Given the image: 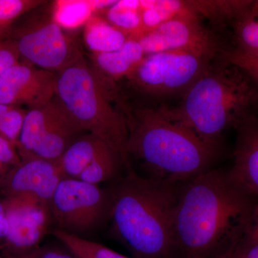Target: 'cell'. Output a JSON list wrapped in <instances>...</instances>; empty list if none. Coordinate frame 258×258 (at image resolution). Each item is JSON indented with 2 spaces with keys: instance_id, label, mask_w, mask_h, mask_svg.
Instances as JSON below:
<instances>
[{
  "instance_id": "20",
  "label": "cell",
  "mask_w": 258,
  "mask_h": 258,
  "mask_svg": "<svg viewBox=\"0 0 258 258\" xmlns=\"http://www.w3.org/2000/svg\"><path fill=\"white\" fill-rule=\"evenodd\" d=\"M123 167L125 169L120 154L114 149H109L86 166L77 179L89 184L100 185L119 178Z\"/></svg>"
},
{
  "instance_id": "27",
  "label": "cell",
  "mask_w": 258,
  "mask_h": 258,
  "mask_svg": "<svg viewBox=\"0 0 258 258\" xmlns=\"http://www.w3.org/2000/svg\"><path fill=\"white\" fill-rule=\"evenodd\" d=\"M21 60L15 42L10 38L0 39V77Z\"/></svg>"
},
{
  "instance_id": "23",
  "label": "cell",
  "mask_w": 258,
  "mask_h": 258,
  "mask_svg": "<svg viewBox=\"0 0 258 258\" xmlns=\"http://www.w3.org/2000/svg\"><path fill=\"white\" fill-rule=\"evenodd\" d=\"M42 3L39 0H0V39L9 38L15 22Z\"/></svg>"
},
{
  "instance_id": "9",
  "label": "cell",
  "mask_w": 258,
  "mask_h": 258,
  "mask_svg": "<svg viewBox=\"0 0 258 258\" xmlns=\"http://www.w3.org/2000/svg\"><path fill=\"white\" fill-rule=\"evenodd\" d=\"M83 134L55 94L46 104L28 109L17 150L21 159L37 157L57 162Z\"/></svg>"
},
{
  "instance_id": "16",
  "label": "cell",
  "mask_w": 258,
  "mask_h": 258,
  "mask_svg": "<svg viewBox=\"0 0 258 258\" xmlns=\"http://www.w3.org/2000/svg\"><path fill=\"white\" fill-rule=\"evenodd\" d=\"M109 149L113 148L99 137L85 133L69 146L57 164L64 177L77 179L86 166Z\"/></svg>"
},
{
  "instance_id": "2",
  "label": "cell",
  "mask_w": 258,
  "mask_h": 258,
  "mask_svg": "<svg viewBox=\"0 0 258 258\" xmlns=\"http://www.w3.org/2000/svg\"><path fill=\"white\" fill-rule=\"evenodd\" d=\"M111 185V234L133 258H169L174 252V219L181 184L125 171Z\"/></svg>"
},
{
  "instance_id": "4",
  "label": "cell",
  "mask_w": 258,
  "mask_h": 258,
  "mask_svg": "<svg viewBox=\"0 0 258 258\" xmlns=\"http://www.w3.org/2000/svg\"><path fill=\"white\" fill-rule=\"evenodd\" d=\"M218 59L183 93L177 106H161L170 119L217 147L224 132L257 116L258 109L257 85L242 70Z\"/></svg>"
},
{
  "instance_id": "3",
  "label": "cell",
  "mask_w": 258,
  "mask_h": 258,
  "mask_svg": "<svg viewBox=\"0 0 258 258\" xmlns=\"http://www.w3.org/2000/svg\"><path fill=\"white\" fill-rule=\"evenodd\" d=\"M126 152L142 162L147 177L182 184L213 169L218 147L206 143L189 128L170 119L162 108H127Z\"/></svg>"
},
{
  "instance_id": "29",
  "label": "cell",
  "mask_w": 258,
  "mask_h": 258,
  "mask_svg": "<svg viewBox=\"0 0 258 258\" xmlns=\"http://www.w3.org/2000/svg\"><path fill=\"white\" fill-rule=\"evenodd\" d=\"M214 258H258V242L247 244L239 242L224 253Z\"/></svg>"
},
{
  "instance_id": "22",
  "label": "cell",
  "mask_w": 258,
  "mask_h": 258,
  "mask_svg": "<svg viewBox=\"0 0 258 258\" xmlns=\"http://www.w3.org/2000/svg\"><path fill=\"white\" fill-rule=\"evenodd\" d=\"M251 9V8H250ZM250 9L232 24L234 48L244 52H258V15H254Z\"/></svg>"
},
{
  "instance_id": "25",
  "label": "cell",
  "mask_w": 258,
  "mask_h": 258,
  "mask_svg": "<svg viewBox=\"0 0 258 258\" xmlns=\"http://www.w3.org/2000/svg\"><path fill=\"white\" fill-rule=\"evenodd\" d=\"M218 58L237 66L248 75L252 81H257L258 52H244L235 48L224 49Z\"/></svg>"
},
{
  "instance_id": "1",
  "label": "cell",
  "mask_w": 258,
  "mask_h": 258,
  "mask_svg": "<svg viewBox=\"0 0 258 258\" xmlns=\"http://www.w3.org/2000/svg\"><path fill=\"white\" fill-rule=\"evenodd\" d=\"M231 176L212 169L182 183L174 219V252L214 258L238 243L257 204Z\"/></svg>"
},
{
  "instance_id": "18",
  "label": "cell",
  "mask_w": 258,
  "mask_h": 258,
  "mask_svg": "<svg viewBox=\"0 0 258 258\" xmlns=\"http://www.w3.org/2000/svg\"><path fill=\"white\" fill-rule=\"evenodd\" d=\"M189 11L201 20L208 18L212 23L233 24L252 7L253 1H185Z\"/></svg>"
},
{
  "instance_id": "32",
  "label": "cell",
  "mask_w": 258,
  "mask_h": 258,
  "mask_svg": "<svg viewBox=\"0 0 258 258\" xmlns=\"http://www.w3.org/2000/svg\"><path fill=\"white\" fill-rule=\"evenodd\" d=\"M254 83H255L256 85H257V86L258 87V80L257 81H254Z\"/></svg>"
},
{
  "instance_id": "6",
  "label": "cell",
  "mask_w": 258,
  "mask_h": 258,
  "mask_svg": "<svg viewBox=\"0 0 258 258\" xmlns=\"http://www.w3.org/2000/svg\"><path fill=\"white\" fill-rule=\"evenodd\" d=\"M9 38L22 60L55 74L83 55L79 42L56 20L54 4L49 2L20 16L12 26Z\"/></svg>"
},
{
  "instance_id": "28",
  "label": "cell",
  "mask_w": 258,
  "mask_h": 258,
  "mask_svg": "<svg viewBox=\"0 0 258 258\" xmlns=\"http://www.w3.org/2000/svg\"><path fill=\"white\" fill-rule=\"evenodd\" d=\"M59 242V241H58ZM19 258H76L74 254L59 242L40 245L31 252Z\"/></svg>"
},
{
  "instance_id": "14",
  "label": "cell",
  "mask_w": 258,
  "mask_h": 258,
  "mask_svg": "<svg viewBox=\"0 0 258 258\" xmlns=\"http://www.w3.org/2000/svg\"><path fill=\"white\" fill-rule=\"evenodd\" d=\"M233 165L234 181L250 196L258 197V118L252 117L237 129Z\"/></svg>"
},
{
  "instance_id": "5",
  "label": "cell",
  "mask_w": 258,
  "mask_h": 258,
  "mask_svg": "<svg viewBox=\"0 0 258 258\" xmlns=\"http://www.w3.org/2000/svg\"><path fill=\"white\" fill-rule=\"evenodd\" d=\"M56 96L83 132L109 144L120 154L125 171L132 169L124 113L113 105L119 97L99 79L84 55L56 74Z\"/></svg>"
},
{
  "instance_id": "26",
  "label": "cell",
  "mask_w": 258,
  "mask_h": 258,
  "mask_svg": "<svg viewBox=\"0 0 258 258\" xmlns=\"http://www.w3.org/2000/svg\"><path fill=\"white\" fill-rule=\"evenodd\" d=\"M21 162L16 147L0 136V190L10 172Z\"/></svg>"
},
{
  "instance_id": "17",
  "label": "cell",
  "mask_w": 258,
  "mask_h": 258,
  "mask_svg": "<svg viewBox=\"0 0 258 258\" xmlns=\"http://www.w3.org/2000/svg\"><path fill=\"white\" fill-rule=\"evenodd\" d=\"M128 37L99 16H91L85 25L83 40L91 53L111 52L124 45Z\"/></svg>"
},
{
  "instance_id": "15",
  "label": "cell",
  "mask_w": 258,
  "mask_h": 258,
  "mask_svg": "<svg viewBox=\"0 0 258 258\" xmlns=\"http://www.w3.org/2000/svg\"><path fill=\"white\" fill-rule=\"evenodd\" d=\"M137 39L129 37L118 50L91 53L88 61L97 76L108 87L115 90L117 81L126 78L145 57Z\"/></svg>"
},
{
  "instance_id": "19",
  "label": "cell",
  "mask_w": 258,
  "mask_h": 258,
  "mask_svg": "<svg viewBox=\"0 0 258 258\" xmlns=\"http://www.w3.org/2000/svg\"><path fill=\"white\" fill-rule=\"evenodd\" d=\"M104 19L128 38L143 35L139 1H115L105 10Z\"/></svg>"
},
{
  "instance_id": "10",
  "label": "cell",
  "mask_w": 258,
  "mask_h": 258,
  "mask_svg": "<svg viewBox=\"0 0 258 258\" xmlns=\"http://www.w3.org/2000/svg\"><path fill=\"white\" fill-rule=\"evenodd\" d=\"M137 40L145 55L181 50L218 57L224 50L218 37L192 15L171 19Z\"/></svg>"
},
{
  "instance_id": "7",
  "label": "cell",
  "mask_w": 258,
  "mask_h": 258,
  "mask_svg": "<svg viewBox=\"0 0 258 258\" xmlns=\"http://www.w3.org/2000/svg\"><path fill=\"white\" fill-rule=\"evenodd\" d=\"M113 197L111 186L63 178L51 198L49 208L57 230L88 239L111 219Z\"/></svg>"
},
{
  "instance_id": "31",
  "label": "cell",
  "mask_w": 258,
  "mask_h": 258,
  "mask_svg": "<svg viewBox=\"0 0 258 258\" xmlns=\"http://www.w3.org/2000/svg\"><path fill=\"white\" fill-rule=\"evenodd\" d=\"M5 258H19V257H15V256H13V255H10V254H9V255L7 256V257H5Z\"/></svg>"
},
{
  "instance_id": "24",
  "label": "cell",
  "mask_w": 258,
  "mask_h": 258,
  "mask_svg": "<svg viewBox=\"0 0 258 258\" xmlns=\"http://www.w3.org/2000/svg\"><path fill=\"white\" fill-rule=\"evenodd\" d=\"M28 109L21 106H10L0 115V136L17 147L19 137Z\"/></svg>"
},
{
  "instance_id": "13",
  "label": "cell",
  "mask_w": 258,
  "mask_h": 258,
  "mask_svg": "<svg viewBox=\"0 0 258 258\" xmlns=\"http://www.w3.org/2000/svg\"><path fill=\"white\" fill-rule=\"evenodd\" d=\"M64 177L57 162L37 157L21 159L5 180L0 193L4 198L30 197L49 205Z\"/></svg>"
},
{
  "instance_id": "12",
  "label": "cell",
  "mask_w": 258,
  "mask_h": 258,
  "mask_svg": "<svg viewBox=\"0 0 258 258\" xmlns=\"http://www.w3.org/2000/svg\"><path fill=\"white\" fill-rule=\"evenodd\" d=\"M56 94V74L21 60L0 77V103L26 106L46 104Z\"/></svg>"
},
{
  "instance_id": "8",
  "label": "cell",
  "mask_w": 258,
  "mask_h": 258,
  "mask_svg": "<svg viewBox=\"0 0 258 258\" xmlns=\"http://www.w3.org/2000/svg\"><path fill=\"white\" fill-rule=\"evenodd\" d=\"M215 58L181 50L149 54L125 79L134 90L148 96L184 93Z\"/></svg>"
},
{
  "instance_id": "30",
  "label": "cell",
  "mask_w": 258,
  "mask_h": 258,
  "mask_svg": "<svg viewBox=\"0 0 258 258\" xmlns=\"http://www.w3.org/2000/svg\"><path fill=\"white\" fill-rule=\"evenodd\" d=\"M240 242L247 244L258 242V204L254 207L250 221Z\"/></svg>"
},
{
  "instance_id": "21",
  "label": "cell",
  "mask_w": 258,
  "mask_h": 258,
  "mask_svg": "<svg viewBox=\"0 0 258 258\" xmlns=\"http://www.w3.org/2000/svg\"><path fill=\"white\" fill-rule=\"evenodd\" d=\"M52 235L76 258H130L101 243L54 229Z\"/></svg>"
},
{
  "instance_id": "11",
  "label": "cell",
  "mask_w": 258,
  "mask_h": 258,
  "mask_svg": "<svg viewBox=\"0 0 258 258\" xmlns=\"http://www.w3.org/2000/svg\"><path fill=\"white\" fill-rule=\"evenodd\" d=\"M3 203L8 231L5 244L10 255L22 257L40 246L52 223L47 204L30 197L4 198Z\"/></svg>"
}]
</instances>
